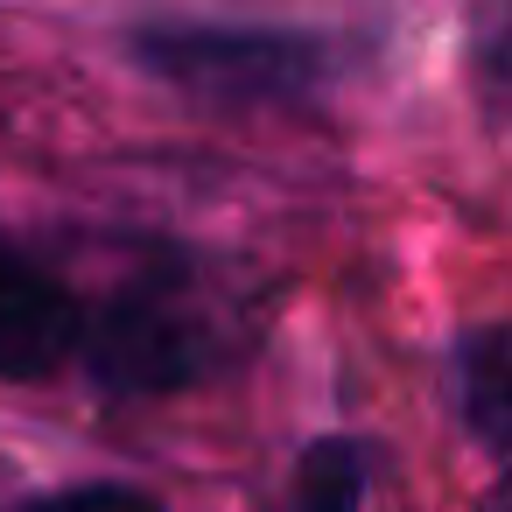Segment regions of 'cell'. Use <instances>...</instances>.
<instances>
[{"label":"cell","instance_id":"3957f363","mask_svg":"<svg viewBox=\"0 0 512 512\" xmlns=\"http://www.w3.org/2000/svg\"><path fill=\"white\" fill-rule=\"evenodd\" d=\"M85 337V295L64 281L57 260L0 232V379L43 386L64 365H78Z\"/></svg>","mask_w":512,"mask_h":512},{"label":"cell","instance_id":"52a82bcc","mask_svg":"<svg viewBox=\"0 0 512 512\" xmlns=\"http://www.w3.org/2000/svg\"><path fill=\"white\" fill-rule=\"evenodd\" d=\"M484 512H505V498H484Z\"/></svg>","mask_w":512,"mask_h":512},{"label":"cell","instance_id":"6da1fadb","mask_svg":"<svg viewBox=\"0 0 512 512\" xmlns=\"http://www.w3.org/2000/svg\"><path fill=\"white\" fill-rule=\"evenodd\" d=\"M225 358H232V316L183 253H155L148 267L120 274L99 302H85L78 365L113 400L183 393L211 379Z\"/></svg>","mask_w":512,"mask_h":512},{"label":"cell","instance_id":"5b68a950","mask_svg":"<svg viewBox=\"0 0 512 512\" xmlns=\"http://www.w3.org/2000/svg\"><path fill=\"white\" fill-rule=\"evenodd\" d=\"M365 484H372L365 442L323 435L295 463V512H365Z\"/></svg>","mask_w":512,"mask_h":512},{"label":"cell","instance_id":"7a4b0ae2","mask_svg":"<svg viewBox=\"0 0 512 512\" xmlns=\"http://www.w3.org/2000/svg\"><path fill=\"white\" fill-rule=\"evenodd\" d=\"M134 64L197 106H302L330 85L337 50L302 29L253 22H148L134 29Z\"/></svg>","mask_w":512,"mask_h":512},{"label":"cell","instance_id":"277c9868","mask_svg":"<svg viewBox=\"0 0 512 512\" xmlns=\"http://www.w3.org/2000/svg\"><path fill=\"white\" fill-rule=\"evenodd\" d=\"M449 372H456V414L463 428L498 456L505 449V330H463L456 351H449Z\"/></svg>","mask_w":512,"mask_h":512},{"label":"cell","instance_id":"8992f818","mask_svg":"<svg viewBox=\"0 0 512 512\" xmlns=\"http://www.w3.org/2000/svg\"><path fill=\"white\" fill-rule=\"evenodd\" d=\"M15 512H162L155 491L141 484H120V477H92V484H64V491H43Z\"/></svg>","mask_w":512,"mask_h":512}]
</instances>
